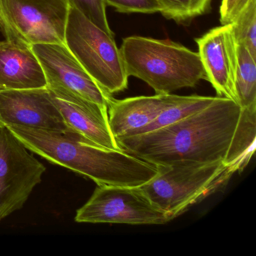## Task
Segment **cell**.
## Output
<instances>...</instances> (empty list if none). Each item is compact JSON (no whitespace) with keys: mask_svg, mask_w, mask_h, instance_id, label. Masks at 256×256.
<instances>
[{"mask_svg":"<svg viewBox=\"0 0 256 256\" xmlns=\"http://www.w3.org/2000/svg\"><path fill=\"white\" fill-rule=\"evenodd\" d=\"M236 102L217 96L200 112L163 128L116 139L121 149L152 164L224 160L239 120Z\"/></svg>","mask_w":256,"mask_h":256,"instance_id":"1","label":"cell"},{"mask_svg":"<svg viewBox=\"0 0 256 256\" xmlns=\"http://www.w3.org/2000/svg\"><path fill=\"white\" fill-rule=\"evenodd\" d=\"M26 148L47 161L70 169L97 185L138 187L158 174V166L124 150L98 146L74 132H60L6 126Z\"/></svg>","mask_w":256,"mask_h":256,"instance_id":"2","label":"cell"},{"mask_svg":"<svg viewBox=\"0 0 256 256\" xmlns=\"http://www.w3.org/2000/svg\"><path fill=\"white\" fill-rule=\"evenodd\" d=\"M120 50L128 77L143 80L156 94L194 88L206 80L198 53L172 40L133 36L122 40Z\"/></svg>","mask_w":256,"mask_h":256,"instance_id":"3","label":"cell"},{"mask_svg":"<svg viewBox=\"0 0 256 256\" xmlns=\"http://www.w3.org/2000/svg\"><path fill=\"white\" fill-rule=\"evenodd\" d=\"M158 168V174L140 187L170 221L224 187L235 174L223 160L178 161Z\"/></svg>","mask_w":256,"mask_h":256,"instance_id":"4","label":"cell"},{"mask_svg":"<svg viewBox=\"0 0 256 256\" xmlns=\"http://www.w3.org/2000/svg\"><path fill=\"white\" fill-rule=\"evenodd\" d=\"M65 44L80 65L110 94L128 88V76L114 37L90 22L70 6Z\"/></svg>","mask_w":256,"mask_h":256,"instance_id":"5","label":"cell"},{"mask_svg":"<svg viewBox=\"0 0 256 256\" xmlns=\"http://www.w3.org/2000/svg\"><path fill=\"white\" fill-rule=\"evenodd\" d=\"M68 0H0V29L6 40L32 47L65 44Z\"/></svg>","mask_w":256,"mask_h":256,"instance_id":"6","label":"cell"},{"mask_svg":"<svg viewBox=\"0 0 256 256\" xmlns=\"http://www.w3.org/2000/svg\"><path fill=\"white\" fill-rule=\"evenodd\" d=\"M76 222L164 224L170 222L142 187L98 185L76 212Z\"/></svg>","mask_w":256,"mask_h":256,"instance_id":"7","label":"cell"},{"mask_svg":"<svg viewBox=\"0 0 256 256\" xmlns=\"http://www.w3.org/2000/svg\"><path fill=\"white\" fill-rule=\"evenodd\" d=\"M46 76V88L55 96L94 103L108 110L112 94L88 74L66 44H40L32 47Z\"/></svg>","mask_w":256,"mask_h":256,"instance_id":"8","label":"cell"},{"mask_svg":"<svg viewBox=\"0 0 256 256\" xmlns=\"http://www.w3.org/2000/svg\"><path fill=\"white\" fill-rule=\"evenodd\" d=\"M46 168L0 124V222L23 208Z\"/></svg>","mask_w":256,"mask_h":256,"instance_id":"9","label":"cell"},{"mask_svg":"<svg viewBox=\"0 0 256 256\" xmlns=\"http://www.w3.org/2000/svg\"><path fill=\"white\" fill-rule=\"evenodd\" d=\"M0 124L70 132L47 88L0 91Z\"/></svg>","mask_w":256,"mask_h":256,"instance_id":"10","label":"cell"},{"mask_svg":"<svg viewBox=\"0 0 256 256\" xmlns=\"http://www.w3.org/2000/svg\"><path fill=\"white\" fill-rule=\"evenodd\" d=\"M196 42L206 80L212 84L218 96L236 102L235 82L239 56L232 24L214 28Z\"/></svg>","mask_w":256,"mask_h":256,"instance_id":"11","label":"cell"},{"mask_svg":"<svg viewBox=\"0 0 256 256\" xmlns=\"http://www.w3.org/2000/svg\"><path fill=\"white\" fill-rule=\"evenodd\" d=\"M180 96L156 94L124 100L112 97L108 107L110 130L116 139L128 137L150 124L166 108L176 102Z\"/></svg>","mask_w":256,"mask_h":256,"instance_id":"12","label":"cell"},{"mask_svg":"<svg viewBox=\"0 0 256 256\" xmlns=\"http://www.w3.org/2000/svg\"><path fill=\"white\" fill-rule=\"evenodd\" d=\"M46 86L44 71L32 48L8 40L0 42V91Z\"/></svg>","mask_w":256,"mask_h":256,"instance_id":"13","label":"cell"},{"mask_svg":"<svg viewBox=\"0 0 256 256\" xmlns=\"http://www.w3.org/2000/svg\"><path fill=\"white\" fill-rule=\"evenodd\" d=\"M52 96L71 131L98 146L122 150L110 130L108 110L94 103L62 100L52 94Z\"/></svg>","mask_w":256,"mask_h":256,"instance_id":"14","label":"cell"},{"mask_svg":"<svg viewBox=\"0 0 256 256\" xmlns=\"http://www.w3.org/2000/svg\"><path fill=\"white\" fill-rule=\"evenodd\" d=\"M256 107L241 108L223 162L234 173L242 172L256 151Z\"/></svg>","mask_w":256,"mask_h":256,"instance_id":"15","label":"cell"},{"mask_svg":"<svg viewBox=\"0 0 256 256\" xmlns=\"http://www.w3.org/2000/svg\"><path fill=\"white\" fill-rule=\"evenodd\" d=\"M216 97L202 96H180L176 102L163 110L157 118L146 126L133 133L132 136L144 134L158 128H163L184 119L190 115L203 110L215 101Z\"/></svg>","mask_w":256,"mask_h":256,"instance_id":"16","label":"cell"},{"mask_svg":"<svg viewBox=\"0 0 256 256\" xmlns=\"http://www.w3.org/2000/svg\"><path fill=\"white\" fill-rule=\"evenodd\" d=\"M238 68L235 91L241 108L256 107V59L244 46L238 44Z\"/></svg>","mask_w":256,"mask_h":256,"instance_id":"17","label":"cell"},{"mask_svg":"<svg viewBox=\"0 0 256 256\" xmlns=\"http://www.w3.org/2000/svg\"><path fill=\"white\" fill-rule=\"evenodd\" d=\"M166 18L186 24L209 12L212 0H158Z\"/></svg>","mask_w":256,"mask_h":256,"instance_id":"18","label":"cell"},{"mask_svg":"<svg viewBox=\"0 0 256 256\" xmlns=\"http://www.w3.org/2000/svg\"><path fill=\"white\" fill-rule=\"evenodd\" d=\"M232 24L238 44L256 59V0H251Z\"/></svg>","mask_w":256,"mask_h":256,"instance_id":"19","label":"cell"},{"mask_svg":"<svg viewBox=\"0 0 256 256\" xmlns=\"http://www.w3.org/2000/svg\"><path fill=\"white\" fill-rule=\"evenodd\" d=\"M70 6L80 12L90 22L114 37L108 22L106 5L104 0H68Z\"/></svg>","mask_w":256,"mask_h":256,"instance_id":"20","label":"cell"},{"mask_svg":"<svg viewBox=\"0 0 256 256\" xmlns=\"http://www.w3.org/2000/svg\"><path fill=\"white\" fill-rule=\"evenodd\" d=\"M106 6H112L121 13L156 14L160 13L161 4L158 0H104Z\"/></svg>","mask_w":256,"mask_h":256,"instance_id":"21","label":"cell"},{"mask_svg":"<svg viewBox=\"0 0 256 256\" xmlns=\"http://www.w3.org/2000/svg\"><path fill=\"white\" fill-rule=\"evenodd\" d=\"M251 0H222L220 6V22L222 24H232Z\"/></svg>","mask_w":256,"mask_h":256,"instance_id":"22","label":"cell"}]
</instances>
